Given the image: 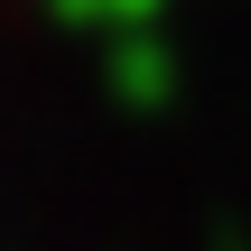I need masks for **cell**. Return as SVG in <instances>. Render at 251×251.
<instances>
[{
    "label": "cell",
    "mask_w": 251,
    "mask_h": 251,
    "mask_svg": "<svg viewBox=\"0 0 251 251\" xmlns=\"http://www.w3.org/2000/svg\"><path fill=\"white\" fill-rule=\"evenodd\" d=\"M112 93H121V102H140V112H149V102H168V93H177V56H168L149 28H130V37L112 47Z\"/></svg>",
    "instance_id": "cell-1"
},
{
    "label": "cell",
    "mask_w": 251,
    "mask_h": 251,
    "mask_svg": "<svg viewBox=\"0 0 251 251\" xmlns=\"http://www.w3.org/2000/svg\"><path fill=\"white\" fill-rule=\"evenodd\" d=\"M158 9H168V0H112V9H102V28H149Z\"/></svg>",
    "instance_id": "cell-2"
}]
</instances>
